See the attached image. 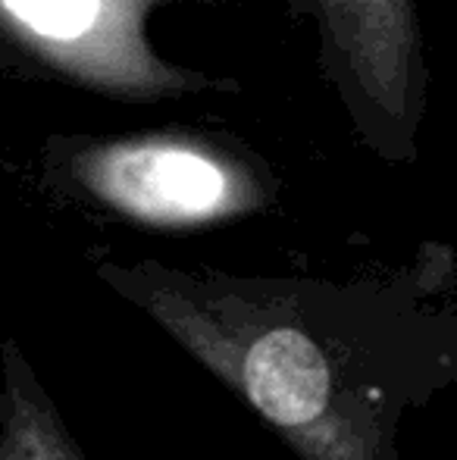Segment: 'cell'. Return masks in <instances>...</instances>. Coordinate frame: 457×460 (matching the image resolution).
<instances>
[{"label":"cell","mask_w":457,"mask_h":460,"mask_svg":"<svg viewBox=\"0 0 457 460\" xmlns=\"http://www.w3.org/2000/svg\"><path fill=\"white\" fill-rule=\"evenodd\" d=\"M336 48L373 107L404 122L417 85L414 0H320Z\"/></svg>","instance_id":"cell-3"},{"label":"cell","mask_w":457,"mask_h":460,"mask_svg":"<svg viewBox=\"0 0 457 460\" xmlns=\"http://www.w3.org/2000/svg\"><path fill=\"white\" fill-rule=\"evenodd\" d=\"M301 460H401V429L457 385V304L420 288H330L104 267Z\"/></svg>","instance_id":"cell-1"},{"label":"cell","mask_w":457,"mask_h":460,"mask_svg":"<svg viewBox=\"0 0 457 460\" xmlns=\"http://www.w3.org/2000/svg\"><path fill=\"white\" fill-rule=\"evenodd\" d=\"M4 4L25 25L57 38L75 35L94 16V0H4Z\"/></svg>","instance_id":"cell-5"},{"label":"cell","mask_w":457,"mask_h":460,"mask_svg":"<svg viewBox=\"0 0 457 460\" xmlns=\"http://www.w3.org/2000/svg\"><path fill=\"white\" fill-rule=\"evenodd\" d=\"M0 460H88L16 339L0 345Z\"/></svg>","instance_id":"cell-4"},{"label":"cell","mask_w":457,"mask_h":460,"mask_svg":"<svg viewBox=\"0 0 457 460\" xmlns=\"http://www.w3.org/2000/svg\"><path fill=\"white\" fill-rule=\"evenodd\" d=\"M79 182L113 210L151 226H201L257 204L254 185L195 147L138 141L88 154Z\"/></svg>","instance_id":"cell-2"}]
</instances>
